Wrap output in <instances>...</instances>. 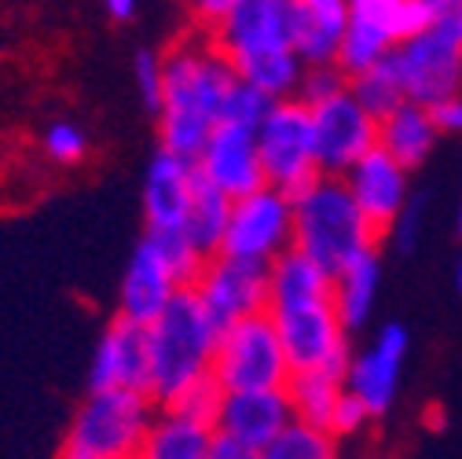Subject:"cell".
Returning a JSON list of instances; mask_svg holds the SVG:
<instances>
[{
  "label": "cell",
  "instance_id": "cell-1",
  "mask_svg": "<svg viewBox=\"0 0 462 459\" xmlns=\"http://www.w3.org/2000/svg\"><path fill=\"white\" fill-rule=\"evenodd\" d=\"M236 81L213 37L172 44L169 55H162V151L195 165L220 126V107Z\"/></svg>",
  "mask_w": 462,
  "mask_h": 459
},
{
  "label": "cell",
  "instance_id": "cell-2",
  "mask_svg": "<svg viewBox=\"0 0 462 459\" xmlns=\"http://www.w3.org/2000/svg\"><path fill=\"white\" fill-rule=\"evenodd\" d=\"M294 23L298 0H236L209 37L239 81L279 103L291 99L305 78V63L294 52Z\"/></svg>",
  "mask_w": 462,
  "mask_h": 459
},
{
  "label": "cell",
  "instance_id": "cell-3",
  "mask_svg": "<svg viewBox=\"0 0 462 459\" xmlns=\"http://www.w3.org/2000/svg\"><path fill=\"white\" fill-rule=\"evenodd\" d=\"M151 331V400L169 408L188 386L213 371L220 331L206 316L195 291H180Z\"/></svg>",
  "mask_w": 462,
  "mask_h": 459
},
{
  "label": "cell",
  "instance_id": "cell-4",
  "mask_svg": "<svg viewBox=\"0 0 462 459\" xmlns=\"http://www.w3.org/2000/svg\"><path fill=\"white\" fill-rule=\"evenodd\" d=\"M378 232L367 224L349 188L337 177H319L301 199H294V250L312 258L330 276L374 254Z\"/></svg>",
  "mask_w": 462,
  "mask_h": 459
},
{
  "label": "cell",
  "instance_id": "cell-5",
  "mask_svg": "<svg viewBox=\"0 0 462 459\" xmlns=\"http://www.w3.org/2000/svg\"><path fill=\"white\" fill-rule=\"evenodd\" d=\"M385 67L403 89V99L437 110L462 85V0H444L437 23L408 44L389 52Z\"/></svg>",
  "mask_w": 462,
  "mask_h": 459
},
{
  "label": "cell",
  "instance_id": "cell-6",
  "mask_svg": "<svg viewBox=\"0 0 462 459\" xmlns=\"http://www.w3.org/2000/svg\"><path fill=\"white\" fill-rule=\"evenodd\" d=\"M151 423L154 400L147 393H88L67 430L60 459H136Z\"/></svg>",
  "mask_w": 462,
  "mask_h": 459
},
{
  "label": "cell",
  "instance_id": "cell-7",
  "mask_svg": "<svg viewBox=\"0 0 462 459\" xmlns=\"http://www.w3.org/2000/svg\"><path fill=\"white\" fill-rule=\"evenodd\" d=\"M217 386L227 393H261V389H286L291 382V364H286L279 331L268 313L250 316L220 331L213 371Z\"/></svg>",
  "mask_w": 462,
  "mask_h": 459
},
{
  "label": "cell",
  "instance_id": "cell-8",
  "mask_svg": "<svg viewBox=\"0 0 462 459\" xmlns=\"http://www.w3.org/2000/svg\"><path fill=\"white\" fill-rule=\"evenodd\" d=\"M257 151L268 188L282 192L291 202L301 199L319 181L312 110L301 99H279L272 107L264 126L257 129Z\"/></svg>",
  "mask_w": 462,
  "mask_h": 459
},
{
  "label": "cell",
  "instance_id": "cell-9",
  "mask_svg": "<svg viewBox=\"0 0 462 459\" xmlns=\"http://www.w3.org/2000/svg\"><path fill=\"white\" fill-rule=\"evenodd\" d=\"M294 247V202L275 188H261L239 202H231L227 236L217 258L272 265Z\"/></svg>",
  "mask_w": 462,
  "mask_h": 459
},
{
  "label": "cell",
  "instance_id": "cell-10",
  "mask_svg": "<svg viewBox=\"0 0 462 459\" xmlns=\"http://www.w3.org/2000/svg\"><path fill=\"white\" fill-rule=\"evenodd\" d=\"M282 353L291 371H323L330 379H337L345 386V375L353 368L349 357V342H345V331L334 316V305H305V309H282V313H268Z\"/></svg>",
  "mask_w": 462,
  "mask_h": 459
},
{
  "label": "cell",
  "instance_id": "cell-11",
  "mask_svg": "<svg viewBox=\"0 0 462 459\" xmlns=\"http://www.w3.org/2000/svg\"><path fill=\"white\" fill-rule=\"evenodd\" d=\"M312 136L319 177H345L349 169L378 147V122L345 89L341 96L312 107Z\"/></svg>",
  "mask_w": 462,
  "mask_h": 459
},
{
  "label": "cell",
  "instance_id": "cell-12",
  "mask_svg": "<svg viewBox=\"0 0 462 459\" xmlns=\"http://www.w3.org/2000/svg\"><path fill=\"white\" fill-rule=\"evenodd\" d=\"M195 298L202 302L217 331H227L239 320L261 316L268 313V265L209 258L195 283Z\"/></svg>",
  "mask_w": 462,
  "mask_h": 459
},
{
  "label": "cell",
  "instance_id": "cell-13",
  "mask_svg": "<svg viewBox=\"0 0 462 459\" xmlns=\"http://www.w3.org/2000/svg\"><path fill=\"white\" fill-rule=\"evenodd\" d=\"M88 389L92 393L129 389L151 397V331L122 316L114 320L96 346Z\"/></svg>",
  "mask_w": 462,
  "mask_h": 459
},
{
  "label": "cell",
  "instance_id": "cell-14",
  "mask_svg": "<svg viewBox=\"0 0 462 459\" xmlns=\"http://www.w3.org/2000/svg\"><path fill=\"white\" fill-rule=\"evenodd\" d=\"M195 169L217 192H224L231 202H239V199L268 188L261 151H257V133H250V129L217 126L206 151L199 155Z\"/></svg>",
  "mask_w": 462,
  "mask_h": 459
},
{
  "label": "cell",
  "instance_id": "cell-15",
  "mask_svg": "<svg viewBox=\"0 0 462 459\" xmlns=\"http://www.w3.org/2000/svg\"><path fill=\"white\" fill-rule=\"evenodd\" d=\"M341 181L378 236L396 224V217L403 213V206L411 199L408 169H400L382 147H374L367 158H360Z\"/></svg>",
  "mask_w": 462,
  "mask_h": 459
},
{
  "label": "cell",
  "instance_id": "cell-16",
  "mask_svg": "<svg viewBox=\"0 0 462 459\" xmlns=\"http://www.w3.org/2000/svg\"><path fill=\"white\" fill-rule=\"evenodd\" d=\"M403 357H408V327L385 323L374 338V346L353 361L349 375H345V389L360 397L371 416H385L400 386Z\"/></svg>",
  "mask_w": 462,
  "mask_h": 459
},
{
  "label": "cell",
  "instance_id": "cell-17",
  "mask_svg": "<svg viewBox=\"0 0 462 459\" xmlns=\"http://www.w3.org/2000/svg\"><path fill=\"white\" fill-rule=\"evenodd\" d=\"M291 423L294 412L291 400H286V389H261V393H227L213 430L227 441L264 452Z\"/></svg>",
  "mask_w": 462,
  "mask_h": 459
},
{
  "label": "cell",
  "instance_id": "cell-18",
  "mask_svg": "<svg viewBox=\"0 0 462 459\" xmlns=\"http://www.w3.org/2000/svg\"><path fill=\"white\" fill-rule=\"evenodd\" d=\"M195 177L199 169L169 151H158L147 165V181H143V217L147 228H184L191 195H195Z\"/></svg>",
  "mask_w": 462,
  "mask_h": 459
},
{
  "label": "cell",
  "instance_id": "cell-19",
  "mask_svg": "<svg viewBox=\"0 0 462 459\" xmlns=\"http://www.w3.org/2000/svg\"><path fill=\"white\" fill-rule=\"evenodd\" d=\"M177 295H180V286L169 276L165 261L140 239V247L125 268V279H122V320L151 327Z\"/></svg>",
  "mask_w": 462,
  "mask_h": 459
},
{
  "label": "cell",
  "instance_id": "cell-20",
  "mask_svg": "<svg viewBox=\"0 0 462 459\" xmlns=\"http://www.w3.org/2000/svg\"><path fill=\"white\" fill-rule=\"evenodd\" d=\"M330 295H334V276L294 247L268 265V313L327 305Z\"/></svg>",
  "mask_w": 462,
  "mask_h": 459
},
{
  "label": "cell",
  "instance_id": "cell-21",
  "mask_svg": "<svg viewBox=\"0 0 462 459\" xmlns=\"http://www.w3.org/2000/svg\"><path fill=\"white\" fill-rule=\"evenodd\" d=\"M349 26L345 0H298L294 23V52L305 67H334Z\"/></svg>",
  "mask_w": 462,
  "mask_h": 459
},
{
  "label": "cell",
  "instance_id": "cell-22",
  "mask_svg": "<svg viewBox=\"0 0 462 459\" xmlns=\"http://www.w3.org/2000/svg\"><path fill=\"white\" fill-rule=\"evenodd\" d=\"M440 129L433 122V110L415 107V103H403L396 114L378 126V147L400 165V169H419L437 144Z\"/></svg>",
  "mask_w": 462,
  "mask_h": 459
},
{
  "label": "cell",
  "instance_id": "cell-23",
  "mask_svg": "<svg viewBox=\"0 0 462 459\" xmlns=\"http://www.w3.org/2000/svg\"><path fill=\"white\" fill-rule=\"evenodd\" d=\"M378 283H382V261H378V250L374 254H364L356 265H349L345 272L334 276V295H330V305H334V316L341 323V331H360L374 309V298H378Z\"/></svg>",
  "mask_w": 462,
  "mask_h": 459
},
{
  "label": "cell",
  "instance_id": "cell-24",
  "mask_svg": "<svg viewBox=\"0 0 462 459\" xmlns=\"http://www.w3.org/2000/svg\"><path fill=\"white\" fill-rule=\"evenodd\" d=\"M213 437H217L213 426L180 419L172 412H158L136 459H209Z\"/></svg>",
  "mask_w": 462,
  "mask_h": 459
},
{
  "label": "cell",
  "instance_id": "cell-25",
  "mask_svg": "<svg viewBox=\"0 0 462 459\" xmlns=\"http://www.w3.org/2000/svg\"><path fill=\"white\" fill-rule=\"evenodd\" d=\"M393 48L396 44L389 41V33L360 8V0H353V5H349V26H345V41H341V52H337L334 67L353 81V78L382 67Z\"/></svg>",
  "mask_w": 462,
  "mask_h": 459
},
{
  "label": "cell",
  "instance_id": "cell-26",
  "mask_svg": "<svg viewBox=\"0 0 462 459\" xmlns=\"http://www.w3.org/2000/svg\"><path fill=\"white\" fill-rule=\"evenodd\" d=\"M227 220H231V199L224 192H217L202 173L195 177V195H191V210L184 220V236L191 239V247L209 261L220 254V243L227 236Z\"/></svg>",
  "mask_w": 462,
  "mask_h": 459
},
{
  "label": "cell",
  "instance_id": "cell-27",
  "mask_svg": "<svg viewBox=\"0 0 462 459\" xmlns=\"http://www.w3.org/2000/svg\"><path fill=\"white\" fill-rule=\"evenodd\" d=\"M341 382L323 375V371H298L286 382V400H291V412H294V423H305V426H316V430H327L330 434V416H334V405L341 397Z\"/></svg>",
  "mask_w": 462,
  "mask_h": 459
},
{
  "label": "cell",
  "instance_id": "cell-28",
  "mask_svg": "<svg viewBox=\"0 0 462 459\" xmlns=\"http://www.w3.org/2000/svg\"><path fill=\"white\" fill-rule=\"evenodd\" d=\"M440 5L444 0H360V8L389 33L393 44H408L426 33L437 23Z\"/></svg>",
  "mask_w": 462,
  "mask_h": 459
},
{
  "label": "cell",
  "instance_id": "cell-29",
  "mask_svg": "<svg viewBox=\"0 0 462 459\" xmlns=\"http://www.w3.org/2000/svg\"><path fill=\"white\" fill-rule=\"evenodd\" d=\"M143 243L165 261L169 276L177 279L180 291H195V283L206 268V258L191 247V239L184 236V228H165V232H158V228H147Z\"/></svg>",
  "mask_w": 462,
  "mask_h": 459
},
{
  "label": "cell",
  "instance_id": "cell-30",
  "mask_svg": "<svg viewBox=\"0 0 462 459\" xmlns=\"http://www.w3.org/2000/svg\"><path fill=\"white\" fill-rule=\"evenodd\" d=\"M349 92H353V99L371 114V118L382 126L389 114H396L403 103V89H400V81L393 78V70L382 63V67H374V70H367V74H360V78H353L349 81Z\"/></svg>",
  "mask_w": 462,
  "mask_h": 459
},
{
  "label": "cell",
  "instance_id": "cell-31",
  "mask_svg": "<svg viewBox=\"0 0 462 459\" xmlns=\"http://www.w3.org/2000/svg\"><path fill=\"white\" fill-rule=\"evenodd\" d=\"M261 459H334V437L327 430L291 423L261 452Z\"/></svg>",
  "mask_w": 462,
  "mask_h": 459
},
{
  "label": "cell",
  "instance_id": "cell-32",
  "mask_svg": "<svg viewBox=\"0 0 462 459\" xmlns=\"http://www.w3.org/2000/svg\"><path fill=\"white\" fill-rule=\"evenodd\" d=\"M272 107H275L272 96H264L261 89H254L246 81H236L227 92V99H224V107H220V126H236V129L257 133L264 126V118L272 114Z\"/></svg>",
  "mask_w": 462,
  "mask_h": 459
},
{
  "label": "cell",
  "instance_id": "cell-33",
  "mask_svg": "<svg viewBox=\"0 0 462 459\" xmlns=\"http://www.w3.org/2000/svg\"><path fill=\"white\" fill-rule=\"evenodd\" d=\"M220 405H224V389L217 386L213 375L199 379L195 386H188L169 408L162 412H172L180 419H191V423H202V426H217V416H220Z\"/></svg>",
  "mask_w": 462,
  "mask_h": 459
},
{
  "label": "cell",
  "instance_id": "cell-34",
  "mask_svg": "<svg viewBox=\"0 0 462 459\" xmlns=\"http://www.w3.org/2000/svg\"><path fill=\"white\" fill-rule=\"evenodd\" d=\"M349 89V78H345L337 67H305V78H301V89H298V99L312 110L334 96H341Z\"/></svg>",
  "mask_w": 462,
  "mask_h": 459
},
{
  "label": "cell",
  "instance_id": "cell-35",
  "mask_svg": "<svg viewBox=\"0 0 462 459\" xmlns=\"http://www.w3.org/2000/svg\"><path fill=\"white\" fill-rule=\"evenodd\" d=\"M44 151L55 158V162H81L85 158V151H88V136L78 129V126H70V122H55V126H48V133H44Z\"/></svg>",
  "mask_w": 462,
  "mask_h": 459
},
{
  "label": "cell",
  "instance_id": "cell-36",
  "mask_svg": "<svg viewBox=\"0 0 462 459\" xmlns=\"http://www.w3.org/2000/svg\"><path fill=\"white\" fill-rule=\"evenodd\" d=\"M133 70H136V85H140L143 103L158 114V110H162V55H158V52H151V48L136 52Z\"/></svg>",
  "mask_w": 462,
  "mask_h": 459
},
{
  "label": "cell",
  "instance_id": "cell-37",
  "mask_svg": "<svg viewBox=\"0 0 462 459\" xmlns=\"http://www.w3.org/2000/svg\"><path fill=\"white\" fill-rule=\"evenodd\" d=\"M371 419V412L364 408V400L353 397L349 389H341L337 405H334V416H330V437H341V434H356L364 423Z\"/></svg>",
  "mask_w": 462,
  "mask_h": 459
},
{
  "label": "cell",
  "instance_id": "cell-38",
  "mask_svg": "<svg viewBox=\"0 0 462 459\" xmlns=\"http://www.w3.org/2000/svg\"><path fill=\"white\" fill-rule=\"evenodd\" d=\"M422 210H426V199H422V195H411L408 206H403V213L396 217L393 239H396L400 250H415V247H419V236H422Z\"/></svg>",
  "mask_w": 462,
  "mask_h": 459
},
{
  "label": "cell",
  "instance_id": "cell-39",
  "mask_svg": "<svg viewBox=\"0 0 462 459\" xmlns=\"http://www.w3.org/2000/svg\"><path fill=\"white\" fill-rule=\"evenodd\" d=\"M231 5H236V0H199L195 5V19L213 33L224 19H227V12H231Z\"/></svg>",
  "mask_w": 462,
  "mask_h": 459
},
{
  "label": "cell",
  "instance_id": "cell-40",
  "mask_svg": "<svg viewBox=\"0 0 462 459\" xmlns=\"http://www.w3.org/2000/svg\"><path fill=\"white\" fill-rule=\"evenodd\" d=\"M433 122H437V129H444V133H462V96H455V99H448L444 107H437V110H433Z\"/></svg>",
  "mask_w": 462,
  "mask_h": 459
},
{
  "label": "cell",
  "instance_id": "cell-41",
  "mask_svg": "<svg viewBox=\"0 0 462 459\" xmlns=\"http://www.w3.org/2000/svg\"><path fill=\"white\" fill-rule=\"evenodd\" d=\"M209 459H261V452L239 445V441H227V437H213V448H209Z\"/></svg>",
  "mask_w": 462,
  "mask_h": 459
},
{
  "label": "cell",
  "instance_id": "cell-42",
  "mask_svg": "<svg viewBox=\"0 0 462 459\" xmlns=\"http://www.w3.org/2000/svg\"><path fill=\"white\" fill-rule=\"evenodd\" d=\"M106 15L114 23H129L136 15V5H133V0H106Z\"/></svg>",
  "mask_w": 462,
  "mask_h": 459
},
{
  "label": "cell",
  "instance_id": "cell-43",
  "mask_svg": "<svg viewBox=\"0 0 462 459\" xmlns=\"http://www.w3.org/2000/svg\"><path fill=\"white\" fill-rule=\"evenodd\" d=\"M455 283H458V295H462V261H458V268H455Z\"/></svg>",
  "mask_w": 462,
  "mask_h": 459
},
{
  "label": "cell",
  "instance_id": "cell-44",
  "mask_svg": "<svg viewBox=\"0 0 462 459\" xmlns=\"http://www.w3.org/2000/svg\"><path fill=\"white\" fill-rule=\"evenodd\" d=\"M458 236H462V206H458Z\"/></svg>",
  "mask_w": 462,
  "mask_h": 459
}]
</instances>
